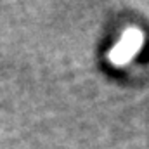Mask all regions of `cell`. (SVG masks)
Here are the masks:
<instances>
[{"mask_svg": "<svg viewBox=\"0 0 149 149\" xmlns=\"http://www.w3.org/2000/svg\"><path fill=\"white\" fill-rule=\"evenodd\" d=\"M142 33L139 30H127L121 38L118 40V43L114 45L109 52V61L116 66H121V64H127L142 47Z\"/></svg>", "mask_w": 149, "mask_h": 149, "instance_id": "obj_1", "label": "cell"}]
</instances>
